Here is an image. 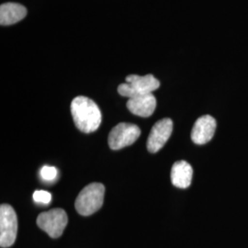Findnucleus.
Returning a JSON list of instances; mask_svg holds the SVG:
<instances>
[{
	"label": "nucleus",
	"instance_id": "4",
	"mask_svg": "<svg viewBox=\"0 0 248 248\" xmlns=\"http://www.w3.org/2000/svg\"><path fill=\"white\" fill-rule=\"evenodd\" d=\"M18 218L14 209L9 204L0 206V247H11L17 237Z\"/></svg>",
	"mask_w": 248,
	"mask_h": 248
},
{
	"label": "nucleus",
	"instance_id": "7",
	"mask_svg": "<svg viewBox=\"0 0 248 248\" xmlns=\"http://www.w3.org/2000/svg\"><path fill=\"white\" fill-rule=\"evenodd\" d=\"M173 132V122L169 118H165L158 121L151 130L148 140L147 149L155 154L163 148V146L169 141V137Z\"/></svg>",
	"mask_w": 248,
	"mask_h": 248
},
{
	"label": "nucleus",
	"instance_id": "13",
	"mask_svg": "<svg viewBox=\"0 0 248 248\" xmlns=\"http://www.w3.org/2000/svg\"><path fill=\"white\" fill-rule=\"evenodd\" d=\"M41 177L45 181H52L57 177V169L53 167L45 166L41 169Z\"/></svg>",
	"mask_w": 248,
	"mask_h": 248
},
{
	"label": "nucleus",
	"instance_id": "3",
	"mask_svg": "<svg viewBox=\"0 0 248 248\" xmlns=\"http://www.w3.org/2000/svg\"><path fill=\"white\" fill-rule=\"evenodd\" d=\"M159 87V80L156 79L153 75H146L143 77L130 75L126 78V83L119 86L118 92L123 97L132 98L152 94L153 91L156 90Z\"/></svg>",
	"mask_w": 248,
	"mask_h": 248
},
{
	"label": "nucleus",
	"instance_id": "11",
	"mask_svg": "<svg viewBox=\"0 0 248 248\" xmlns=\"http://www.w3.org/2000/svg\"><path fill=\"white\" fill-rule=\"evenodd\" d=\"M27 9L18 3H5L0 7V24L9 26L26 17Z\"/></svg>",
	"mask_w": 248,
	"mask_h": 248
},
{
	"label": "nucleus",
	"instance_id": "1",
	"mask_svg": "<svg viewBox=\"0 0 248 248\" xmlns=\"http://www.w3.org/2000/svg\"><path fill=\"white\" fill-rule=\"evenodd\" d=\"M71 113L76 126L82 133H93L101 124L102 117L99 108L87 97L79 96L73 99Z\"/></svg>",
	"mask_w": 248,
	"mask_h": 248
},
{
	"label": "nucleus",
	"instance_id": "9",
	"mask_svg": "<svg viewBox=\"0 0 248 248\" xmlns=\"http://www.w3.org/2000/svg\"><path fill=\"white\" fill-rule=\"evenodd\" d=\"M127 108L134 115L147 118L154 113L156 108V98L153 94L129 98Z\"/></svg>",
	"mask_w": 248,
	"mask_h": 248
},
{
	"label": "nucleus",
	"instance_id": "8",
	"mask_svg": "<svg viewBox=\"0 0 248 248\" xmlns=\"http://www.w3.org/2000/svg\"><path fill=\"white\" fill-rule=\"evenodd\" d=\"M216 121L210 115L200 117L192 128L191 140L196 144H205L213 139L216 130Z\"/></svg>",
	"mask_w": 248,
	"mask_h": 248
},
{
	"label": "nucleus",
	"instance_id": "12",
	"mask_svg": "<svg viewBox=\"0 0 248 248\" xmlns=\"http://www.w3.org/2000/svg\"><path fill=\"white\" fill-rule=\"evenodd\" d=\"M32 198L37 203L49 204L51 202L52 195L50 192L45 190H36Z\"/></svg>",
	"mask_w": 248,
	"mask_h": 248
},
{
	"label": "nucleus",
	"instance_id": "5",
	"mask_svg": "<svg viewBox=\"0 0 248 248\" xmlns=\"http://www.w3.org/2000/svg\"><path fill=\"white\" fill-rule=\"evenodd\" d=\"M68 222L67 214L62 209H53L41 213L37 218V224L52 238L60 237Z\"/></svg>",
	"mask_w": 248,
	"mask_h": 248
},
{
	"label": "nucleus",
	"instance_id": "10",
	"mask_svg": "<svg viewBox=\"0 0 248 248\" xmlns=\"http://www.w3.org/2000/svg\"><path fill=\"white\" fill-rule=\"evenodd\" d=\"M193 176V169L186 161H177L171 169V182L179 188L190 186Z\"/></svg>",
	"mask_w": 248,
	"mask_h": 248
},
{
	"label": "nucleus",
	"instance_id": "2",
	"mask_svg": "<svg viewBox=\"0 0 248 248\" xmlns=\"http://www.w3.org/2000/svg\"><path fill=\"white\" fill-rule=\"evenodd\" d=\"M105 186L100 183H91L85 186L76 200V210L83 216L98 212L104 202Z\"/></svg>",
	"mask_w": 248,
	"mask_h": 248
},
{
	"label": "nucleus",
	"instance_id": "6",
	"mask_svg": "<svg viewBox=\"0 0 248 248\" xmlns=\"http://www.w3.org/2000/svg\"><path fill=\"white\" fill-rule=\"evenodd\" d=\"M141 134L135 124L122 123L116 125L108 135V145L112 150H120L135 142Z\"/></svg>",
	"mask_w": 248,
	"mask_h": 248
}]
</instances>
